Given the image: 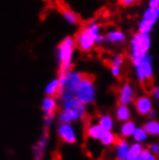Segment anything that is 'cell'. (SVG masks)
Masks as SVG:
<instances>
[{
	"label": "cell",
	"instance_id": "cell-1",
	"mask_svg": "<svg viewBox=\"0 0 159 160\" xmlns=\"http://www.w3.org/2000/svg\"><path fill=\"white\" fill-rule=\"evenodd\" d=\"M74 40L76 48L83 52H89L96 44L105 42L104 36L101 34L100 25L97 21H91L86 26L82 27L76 33Z\"/></svg>",
	"mask_w": 159,
	"mask_h": 160
},
{
	"label": "cell",
	"instance_id": "cell-2",
	"mask_svg": "<svg viewBox=\"0 0 159 160\" xmlns=\"http://www.w3.org/2000/svg\"><path fill=\"white\" fill-rule=\"evenodd\" d=\"M135 67L136 74L142 88L147 93H152L153 86V68H152V59L147 54L139 59L131 61Z\"/></svg>",
	"mask_w": 159,
	"mask_h": 160
},
{
	"label": "cell",
	"instance_id": "cell-3",
	"mask_svg": "<svg viewBox=\"0 0 159 160\" xmlns=\"http://www.w3.org/2000/svg\"><path fill=\"white\" fill-rule=\"evenodd\" d=\"M76 48L74 38H65L57 47V59L59 62V74L72 71V57Z\"/></svg>",
	"mask_w": 159,
	"mask_h": 160
},
{
	"label": "cell",
	"instance_id": "cell-4",
	"mask_svg": "<svg viewBox=\"0 0 159 160\" xmlns=\"http://www.w3.org/2000/svg\"><path fill=\"white\" fill-rule=\"evenodd\" d=\"M152 39L150 33H142L137 32L135 33L130 40L129 43V58L131 61L139 59L141 57L149 54L151 48Z\"/></svg>",
	"mask_w": 159,
	"mask_h": 160
},
{
	"label": "cell",
	"instance_id": "cell-5",
	"mask_svg": "<svg viewBox=\"0 0 159 160\" xmlns=\"http://www.w3.org/2000/svg\"><path fill=\"white\" fill-rule=\"evenodd\" d=\"M95 77L91 74L85 73L82 81L79 84L78 88L75 91V98L82 102L83 104L92 103L95 99L96 92H95Z\"/></svg>",
	"mask_w": 159,
	"mask_h": 160
},
{
	"label": "cell",
	"instance_id": "cell-6",
	"mask_svg": "<svg viewBox=\"0 0 159 160\" xmlns=\"http://www.w3.org/2000/svg\"><path fill=\"white\" fill-rule=\"evenodd\" d=\"M62 108L63 112H65L71 121L78 120V119H84L86 115L85 107L82 102L79 101L75 96H72L69 98H62Z\"/></svg>",
	"mask_w": 159,
	"mask_h": 160
},
{
	"label": "cell",
	"instance_id": "cell-7",
	"mask_svg": "<svg viewBox=\"0 0 159 160\" xmlns=\"http://www.w3.org/2000/svg\"><path fill=\"white\" fill-rule=\"evenodd\" d=\"M47 140H48V134L47 130L38 139L37 143L33 147V157L34 160H42L45 148H47Z\"/></svg>",
	"mask_w": 159,
	"mask_h": 160
},
{
	"label": "cell",
	"instance_id": "cell-8",
	"mask_svg": "<svg viewBox=\"0 0 159 160\" xmlns=\"http://www.w3.org/2000/svg\"><path fill=\"white\" fill-rule=\"evenodd\" d=\"M134 98V90L132 86L129 83H123L120 90H119V94H118V100H119V104H127L129 102H131Z\"/></svg>",
	"mask_w": 159,
	"mask_h": 160
},
{
	"label": "cell",
	"instance_id": "cell-9",
	"mask_svg": "<svg viewBox=\"0 0 159 160\" xmlns=\"http://www.w3.org/2000/svg\"><path fill=\"white\" fill-rule=\"evenodd\" d=\"M58 135L60 139L67 144H73L76 141L75 134L72 128L69 123H61L58 127Z\"/></svg>",
	"mask_w": 159,
	"mask_h": 160
},
{
	"label": "cell",
	"instance_id": "cell-10",
	"mask_svg": "<svg viewBox=\"0 0 159 160\" xmlns=\"http://www.w3.org/2000/svg\"><path fill=\"white\" fill-rule=\"evenodd\" d=\"M42 109L44 113V116H55L56 111L58 110L57 98L45 96L42 101Z\"/></svg>",
	"mask_w": 159,
	"mask_h": 160
},
{
	"label": "cell",
	"instance_id": "cell-11",
	"mask_svg": "<svg viewBox=\"0 0 159 160\" xmlns=\"http://www.w3.org/2000/svg\"><path fill=\"white\" fill-rule=\"evenodd\" d=\"M104 39L107 42L112 43V44H120L126 42L127 36L122 31L114 29L110 30L106 33V35L104 36Z\"/></svg>",
	"mask_w": 159,
	"mask_h": 160
},
{
	"label": "cell",
	"instance_id": "cell-12",
	"mask_svg": "<svg viewBox=\"0 0 159 160\" xmlns=\"http://www.w3.org/2000/svg\"><path fill=\"white\" fill-rule=\"evenodd\" d=\"M135 109L141 115H147L152 111V101L149 98L141 97L134 101Z\"/></svg>",
	"mask_w": 159,
	"mask_h": 160
},
{
	"label": "cell",
	"instance_id": "cell-13",
	"mask_svg": "<svg viewBox=\"0 0 159 160\" xmlns=\"http://www.w3.org/2000/svg\"><path fill=\"white\" fill-rule=\"evenodd\" d=\"M60 92H61V83H60V79L58 77L52 79L44 88V94L45 96H48V97L58 98L60 95Z\"/></svg>",
	"mask_w": 159,
	"mask_h": 160
},
{
	"label": "cell",
	"instance_id": "cell-14",
	"mask_svg": "<svg viewBox=\"0 0 159 160\" xmlns=\"http://www.w3.org/2000/svg\"><path fill=\"white\" fill-rule=\"evenodd\" d=\"M60 10H61V14L63 18H65V20L67 23H70L71 25H76L80 22V18H79L78 15L75 14L70 8H67L66 6H61Z\"/></svg>",
	"mask_w": 159,
	"mask_h": 160
},
{
	"label": "cell",
	"instance_id": "cell-15",
	"mask_svg": "<svg viewBox=\"0 0 159 160\" xmlns=\"http://www.w3.org/2000/svg\"><path fill=\"white\" fill-rule=\"evenodd\" d=\"M117 146V160H124L127 157V154L128 152V144L122 140V139H120V141L116 144Z\"/></svg>",
	"mask_w": 159,
	"mask_h": 160
},
{
	"label": "cell",
	"instance_id": "cell-16",
	"mask_svg": "<svg viewBox=\"0 0 159 160\" xmlns=\"http://www.w3.org/2000/svg\"><path fill=\"white\" fill-rule=\"evenodd\" d=\"M120 139H121L120 137H118L115 134H113L110 130H108V131H104L103 135H102L100 138V141H101V144L108 146V145H112V144L116 145L120 141Z\"/></svg>",
	"mask_w": 159,
	"mask_h": 160
},
{
	"label": "cell",
	"instance_id": "cell-17",
	"mask_svg": "<svg viewBox=\"0 0 159 160\" xmlns=\"http://www.w3.org/2000/svg\"><path fill=\"white\" fill-rule=\"evenodd\" d=\"M142 147L140 144H134L128 150L127 157L124 160H139L140 154L142 152Z\"/></svg>",
	"mask_w": 159,
	"mask_h": 160
},
{
	"label": "cell",
	"instance_id": "cell-18",
	"mask_svg": "<svg viewBox=\"0 0 159 160\" xmlns=\"http://www.w3.org/2000/svg\"><path fill=\"white\" fill-rule=\"evenodd\" d=\"M130 117L129 109L124 104H119L117 109V119L119 121H127Z\"/></svg>",
	"mask_w": 159,
	"mask_h": 160
},
{
	"label": "cell",
	"instance_id": "cell-19",
	"mask_svg": "<svg viewBox=\"0 0 159 160\" xmlns=\"http://www.w3.org/2000/svg\"><path fill=\"white\" fill-rule=\"evenodd\" d=\"M144 129L147 134L159 135V122H149L144 125Z\"/></svg>",
	"mask_w": 159,
	"mask_h": 160
},
{
	"label": "cell",
	"instance_id": "cell-20",
	"mask_svg": "<svg viewBox=\"0 0 159 160\" xmlns=\"http://www.w3.org/2000/svg\"><path fill=\"white\" fill-rule=\"evenodd\" d=\"M99 125L102 128L104 131H108L112 128V125H113V121L112 118L108 115H104L102 116L99 119Z\"/></svg>",
	"mask_w": 159,
	"mask_h": 160
},
{
	"label": "cell",
	"instance_id": "cell-21",
	"mask_svg": "<svg viewBox=\"0 0 159 160\" xmlns=\"http://www.w3.org/2000/svg\"><path fill=\"white\" fill-rule=\"evenodd\" d=\"M135 129H136L135 124L132 122H127L122 127V135L124 137L130 136L134 133Z\"/></svg>",
	"mask_w": 159,
	"mask_h": 160
},
{
	"label": "cell",
	"instance_id": "cell-22",
	"mask_svg": "<svg viewBox=\"0 0 159 160\" xmlns=\"http://www.w3.org/2000/svg\"><path fill=\"white\" fill-rule=\"evenodd\" d=\"M123 61H124V57H123V55L118 54V55L114 56V57L112 58V60H111V62H110V67L113 66V67H119V68H121V66L122 65Z\"/></svg>",
	"mask_w": 159,
	"mask_h": 160
},
{
	"label": "cell",
	"instance_id": "cell-23",
	"mask_svg": "<svg viewBox=\"0 0 159 160\" xmlns=\"http://www.w3.org/2000/svg\"><path fill=\"white\" fill-rule=\"evenodd\" d=\"M147 132L145 131V129H142V128H137V129H135L134 133H133V136H134V138L135 140H137V141H144L146 138H147Z\"/></svg>",
	"mask_w": 159,
	"mask_h": 160
},
{
	"label": "cell",
	"instance_id": "cell-24",
	"mask_svg": "<svg viewBox=\"0 0 159 160\" xmlns=\"http://www.w3.org/2000/svg\"><path fill=\"white\" fill-rule=\"evenodd\" d=\"M139 160H156V157L152 154L149 150H144L140 154Z\"/></svg>",
	"mask_w": 159,
	"mask_h": 160
},
{
	"label": "cell",
	"instance_id": "cell-25",
	"mask_svg": "<svg viewBox=\"0 0 159 160\" xmlns=\"http://www.w3.org/2000/svg\"><path fill=\"white\" fill-rule=\"evenodd\" d=\"M110 68H111V72H112V74L114 75L115 77H120V75H121V68H119V67H110Z\"/></svg>",
	"mask_w": 159,
	"mask_h": 160
},
{
	"label": "cell",
	"instance_id": "cell-26",
	"mask_svg": "<svg viewBox=\"0 0 159 160\" xmlns=\"http://www.w3.org/2000/svg\"><path fill=\"white\" fill-rule=\"evenodd\" d=\"M159 7V0H150L149 2V8L156 9Z\"/></svg>",
	"mask_w": 159,
	"mask_h": 160
},
{
	"label": "cell",
	"instance_id": "cell-27",
	"mask_svg": "<svg viewBox=\"0 0 159 160\" xmlns=\"http://www.w3.org/2000/svg\"><path fill=\"white\" fill-rule=\"evenodd\" d=\"M152 96H154L156 98L159 99V87H154L152 91V93H151Z\"/></svg>",
	"mask_w": 159,
	"mask_h": 160
},
{
	"label": "cell",
	"instance_id": "cell-28",
	"mask_svg": "<svg viewBox=\"0 0 159 160\" xmlns=\"http://www.w3.org/2000/svg\"><path fill=\"white\" fill-rule=\"evenodd\" d=\"M151 150L154 153H159V146L158 145H152V146H151Z\"/></svg>",
	"mask_w": 159,
	"mask_h": 160
},
{
	"label": "cell",
	"instance_id": "cell-29",
	"mask_svg": "<svg viewBox=\"0 0 159 160\" xmlns=\"http://www.w3.org/2000/svg\"><path fill=\"white\" fill-rule=\"evenodd\" d=\"M132 1H133V3L135 4V3H138V2L140 1V0H132Z\"/></svg>",
	"mask_w": 159,
	"mask_h": 160
}]
</instances>
